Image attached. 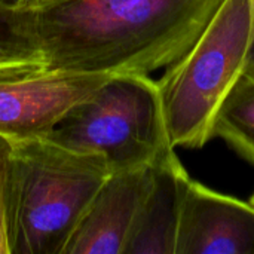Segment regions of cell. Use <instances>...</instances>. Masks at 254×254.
Listing matches in <instances>:
<instances>
[{
    "label": "cell",
    "instance_id": "7",
    "mask_svg": "<svg viewBox=\"0 0 254 254\" xmlns=\"http://www.w3.org/2000/svg\"><path fill=\"white\" fill-rule=\"evenodd\" d=\"M150 183V165L112 171L71 235L64 254H125Z\"/></svg>",
    "mask_w": 254,
    "mask_h": 254
},
{
    "label": "cell",
    "instance_id": "4",
    "mask_svg": "<svg viewBox=\"0 0 254 254\" xmlns=\"http://www.w3.org/2000/svg\"><path fill=\"white\" fill-rule=\"evenodd\" d=\"M48 137L68 149L104 156L112 171L152 165L174 147L158 82L147 74H112Z\"/></svg>",
    "mask_w": 254,
    "mask_h": 254
},
{
    "label": "cell",
    "instance_id": "3",
    "mask_svg": "<svg viewBox=\"0 0 254 254\" xmlns=\"http://www.w3.org/2000/svg\"><path fill=\"white\" fill-rule=\"evenodd\" d=\"M253 0H223L192 48L158 82L170 141L201 149L213 135L217 113L253 63Z\"/></svg>",
    "mask_w": 254,
    "mask_h": 254
},
{
    "label": "cell",
    "instance_id": "8",
    "mask_svg": "<svg viewBox=\"0 0 254 254\" xmlns=\"http://www.w3.org/2000/svg\"><path fill=\"white\" fill-rule=\"evenodd\" d=\"M190 176L167 149L150 165V183L140 204L125 254H176L177 231Z\"/></svg>",
    "mask_w": 254,
    "mask_h": 254
},
{
    "label": "cell",
    "instance_id": "2",
    "mask_svg": "<svg viewBox=\"0 0 254 254\" xmlns=\"http://www.w3.org/2000/svg\"><path fill=\"white\" fill-rule=\"evenodd\" d=\"M12 143L10 254H64L112 168L49 137Z\"/></svg>",
    "mask_w": 254,
    "mask_h": 254
},
{
    "label": "cell",
    "instance_id": "11",
    "mask_svg": "<svg viewBox=\"0 0 254 254\" xmlns=\"http://www.w3.org/2000/svg\"><path fill=\"white\" fill-rule=\"evenodd\" d=\"M13 143L0 134V254H10V193Z\"/></svg>",
    "mask_w": 254,
    "mask_h": 254
},
{
    "label": "cell",
    "instance_id": "15",
    "mask_svg": "<svg viewBox=\"0 0 254 254\" xmlns=\"http://www.w3.org/2000/svg\"><path fill=\"white\" fill-rule=\"evenodd\" d=\"M253 9H254V0H253ZM253 63H254V46H253ZM253 63H252V64H253Z\"/></svg>",
    "mask_w": 254,
    "mask_h": 254
},
{
    "label": "cell",
    "instance_id": "5",
    "mask_svg": "<svg viewBox=\"0 0 254 254\" xmlns=\"http://www.w3.org/2000/svg\"><path fill=\"white\" fill-rule=\"evenodd\" d=\"M110 76L51 68L43 61L0 65V134L10 141L48 137Z\"/></svg>",
    "mask_w": 254,
    "mask_h": 254
},
{
    "label": "cell",
    "instance_id": "12",
    "mask_svg": "<svg viewBox=\"0 0 254 254\" xmlns=\"http://www.w3.org/2000/svg\"><path fill=\"white\" fill-rule=\"evenodd\" d=\"M4 9H33V0H0Z\"/></svg>",
    "mask_w": 254,
    "mask_h": 254
},
{
    "label": "cell",
    "instance_id": "13",
    "mask_svg": "<svg viewBox=\"0 0 254 254\" xmlns=\"http://www.w3.org/2000/svg\"><path fill=\"white\" fill-rule=\"evenodd\" d=\"M49 1H54V0H33V9L37 7V6H42V4H46Z\"/></svg>",
    "mask_w": 254,
    "mask_h": 254
},
{
    "label": "cell",
    "instance_id": "14",
    "mask_svg": "<svg viewBox=\"0 0 254 254\" xmlns=\"http://www.w3.org/2000/svg\"><path fill=\"white\" fill-rule=\"evenodd\" d=\"M250 204L254 207V192H253V195H252V198H250Z\"/></svg>",
    "mask_w": 254,
    "mask_h": 254
},
{
    "label": "cell",
    "instance_id": "1",
    "mask_svg": "<svg viewBox=\"0 0 254 254\" xmlns=\"http://www.w3.org/2000/svg\"><path fill=\"white\" fill-rule=\"evenodd\" d=\"M222 1L54 0L33 10L48 67L150 76L192 48Z\"/></svg>",
    "mask_w": 254,
    "mask_h": 254
},
{
    "label": "cell",
    "instance_id": "6",
    "mask_svg": "<svg viewBox=\"0 0 254 254\" xmlns=\"http://www.w3.org/2000/svg\"><path fill=\"white\" fill-rule=\"evenodd\" d=\"M176 254H254V207L190 179Z\"/></svg>",
    "mask_w": 254,
    "mask_h": 254
},
{
    "label": "cell",
    "instance_id": "10",
    "mask_svg": "<svg viewBox=\"0 0 254 254\" xmlns=\"http://www.w3.org/2000/svg\"><path fill=\"white\" fill-rule=\"evenodd\" d=\"M43 61L34 10L0 7V65Z\"/></svg>",
    "mask_w": 254,
    "mask_h": 254
},
{
    "label": "cell",
    "instance_id": "9",
    "mask_svg": "<svg viewBox=\"0 0 254 254\" xmlns=\"http://www.w3.org/2000/svg\"><path fill=\"white\" fill-rule=\"evenodd\" d=\"M213 135L226 141L254 165V63L241 74L223 101Z\"/></svg>",
    "mask_w": 254,
    "mask_h": 254
}]
</instances>
